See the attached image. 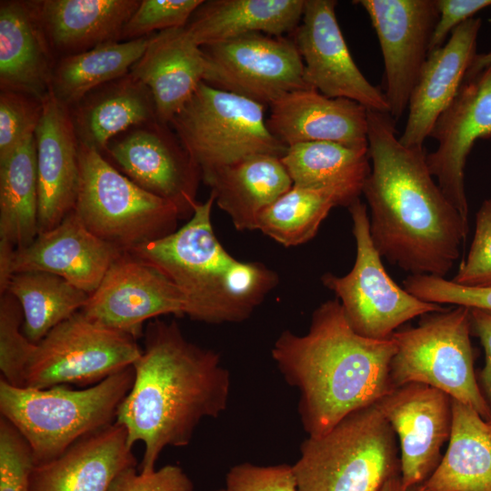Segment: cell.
Here are the masks:
<instances>
[{
  "mask_svg": "<svg viewBox=\"0 0 491 491\" xmlns=\"http://www.w3.org/2000/svg\"><path fill=\"white\" fill-rule=\"evenodd\" d=\"M88 319L138 339L144 324L165 315L185 316L180 290L158 270L122 253L80 311Z\"/></svg>",
  "mask_w": 491,
  "mask_h": 491,
  "instance_id": "9a60e30c",
  "label": "cell"
},
{
  "mask_svg": "<svg viewBox=\"0 0 491 491\" xmlns=\"http://www.w3.org/2000/svg\"><path fill=\"white\" fill-rule=\"evenodd\" d=\"M146 192L174 205L180 218L191 217L201 173L168 124L135 125L113 138L102 155Z\"/></svg>",
  "mask_w": 491,
  "mask_h": 491,
  "instance_id": "4fadbf2b",
  "label": "cell"
},
{
  "mask_svg": "<svg viewBox=\"0 0 491 491\" xmlns=\"http://www.w3.org/2000/svg\"><path fill=\"white\" fill-rule=\"evenodd\" d=\"M7 292L19 302L24 315L23 333L34 344L81 311L89 297L64 278L43 271L14 274Z\"/></svg>",
  "mask_w": 491,
  "mask_h": 491,
  "instance_id": "e575fe53",
  "label": "cell"
},
{
  "mask_svg": "<svg viewBox=\"0 0 491 491\" xmlns=\"http://www.w3.org/2000/svg\"><path fill=\"white\" fill-rule=\"evenodd\" d=\"M133 366L82 389L13 386L0 379V413L28 443L35 465L49 462L85 436L115 422L134 382Z\"/></svg>",
  "mask_w": 491,
  "mask_h": 491,
  "instance_id": "5b68a950",
  "label": "cell"
},
{
  "mask_svg": "<svg viewBox=\"0 0 491 491\" xmlns=\"http://www.w3.org/2000/svg\"><path fill=\"white\" fill-rule=\"evenodd\" d=\"M203 0H141L124 26L121 41L185 26Z\"/></svg>",
  "mask_w": 491,
  "mask_h": 491,
  "instance_id": "8d00e7d4",
  "label": "cell"
},
{
  "mask_svg": "<svg viewBox=\"0 0 491 491\" xmlns=\"http://www.w3.org/2000/svg\"><path fill=\"white\" fill-rule=\"evenodd\" d=\"M206 60L204 82L265 106L296 90L311 89L294 40L250 33L201 46Z\"/></svg>",
  "mask_w": 491,
  "mask_h": 491,
  "instance_id": "7c38bea8",
  "label": "cell"
},
{
  "mask_svg": "<svg viewBox=\"0 0 491 491\" xmlns=\"http://www.w3.org/2000/svg\"><path fill=\"white\" fill-rule=\"evenodd\" d=\"M141 0L33 1L49 46L59 59L121 41Z\"/></svg>",
  "mask_w": 491,
  "mask_h": 491,
  "instance_id": "484cf974",
  "label": "cell"
},
{
  "mask_svg": "<svg viewBox=\"0 0 491 491\" xmlns=\"http://www.w3.org/2000/svg\"><path fill=\"white\" fill-rule=\"evenodd\" d=\"M203 181L239 231L257 230L260 213L293 185L281 157L267 154L221 167Z\"/></svg>",
  "mask_w": 491,
  "mask_h": 491,
  "instance_id": "83f0119b",
  "label": "cell"
},
{
  "mask_svg": "<svg viewBox=\"0 0 491 491\" xmlns=\"http://www.w3.org/2000/svg\"><path fill=\"white\" fill-rule=\"evenodd\" d=\"M488 65H491V52L486 54H476L465 78L475 75Z\"/></svg>",
  "mask_w": 491,
  "mask_h": 491,
  "instance_id": "bcb514c9",
  "label": "cell"
},
{
  "mask_svg": "<svg viewBox=\"0 0 491 491\" xmlns=\"http://www.w3.org/2000/svg\"><path fill=\"white\" fill-rule=\"evenodd\" d=\"M133 336L105 327L80 311L35 344L26 365L24 386H91L132 366L142 354Z\"/></svg>",
  "mask_w": 491,
  "mask_h": 491,
  "instance_id": "8fae6325",
  "label": "cell"
},
{
  "mask_svg": "<svg viewBox=\"0 0 491 491\" xmlns=\"http://www.w3.org/2000/svg\"><path fill=\"white\" fill-rule=\"evenodd\" d=\"M400 443V476L406 490L418 486L439 465L452 430V398L420 383L394 389L380 400Z\"/></svg>",
  "mask_w": 491,
  "mask_h": 491,
  "instance_id": "ac0fdd59",
  "label": "cell"
},
{
  "mask_svg": "<svg viewBox=\"0 0 491 491\" xmlns=\"http://www.w3.org/2000/svg\"><path fill=\"white\" fill-rule=\"evenodd\" d=\"M451 280L463 286L491 287V198L476 213L469 251Z\"/></svg>",
  "mask_w": 491,
  "mask_h": 491,
  "instance_id": "ab89813d",
  "label": "cell"
},
{
  "mask_svg": "<svg viewBox=\"0 0 491 491\" xmlns=\"http://www.w3.org/2000/svg\"><path fill=\"white\" fill-rule=\"evenodd\" d=\"M122 253L92 234L73 210L29 246L15 251L13 272L51 273L90 295Z\"/></svg>",
  "mask_w": 491,
  "mask_h": 491,
  "instance_id": "ffe728a7",
  "label": "cell"
},
{
  "mask_svg": "<svg viewBox=\"0 0 491 491\" xmlns=\"http://www.w3.org/2000/svg\"><path fill=\"white\" fill-rule=\"evenodd\" d=\"M406 491H418L416 486H414V487H410L408 488Z\"/></svg>",
  "mask_w": 491,
  "mask_h": 491,
  "instance_id": "c3c4849f",
  "label": "cell"
},
{
  "mask_svg": "<svg viewBox=\"0 0 491 491\" xmlns=\"http://www.w3.org/2000/svg\"><path fill=\"white\" fill-rule=\"evenodd\" d=\"M396 350L392 336L358 335L335 298L313 312L305 335L282 332L271 355L286 382L299 392L304 431L316 437L395 389L390 366Z\"/></svg>",
  "mask_w": 491,
  "mask_h": 491,
  "instance_id": "3957f363",
  "label": "cell"
},
{
  "mask_svg": "<svg viewBox=\"0 0 491 491\" xmlns=\"http://www.w3.org/2000/svg\"><path fill=\"white\" fill-rule=\"evenodd\" d=\"M143 336L115 422L125 428L131 448L144 443L139 472L151 473L165 447L187 446L203 419L225 410L231 377L220 356L188 341L175 320H150Z\"/></svg>",
  "mask_w": 491,
  "mask_h": 491,
  "instance_id": "7a4b0ae2",
  "label": "cell"
},
{
  "mask_svg": "<svg viewBox=\"0 0 491 491\" xmlns=\"http://www.w3.org/2000/svg\"><path fill=\"white\" fill-rule=\"evenodd\" d=\"M371 171L362 194L382 257L411 275L445 277L460 255L468 221L434 180L422 147H407L389 113L367 110Z\"/></svg>",
  "mask_w": 491,
  "mask_h": 491,
  "instance_id": "6da1fadb",
  "label": "cell"
},
{
  "mask_svg": "<svg viewBox=\"0 0 491 491\" xmlns=\"http://www.w3.org/2000/svg\"><path fill=\"white\" fill-rule=\"evenodd\" d=\"M136 466L126 430L115 422L80 438L56 458L34 466L27 491H106L119 472Z\"/></svg>",
  "mask_w": 491,
  "mask_h": 491,
  "instance_id": "603a6c76",
  "label": "cell"
},
{
  "mask_svg": "<svg viewBox=\"0 0 491 491\" xmlns=\"http://www.w3.org/2000/svg\"><path fill=\"white\" fill-rule=\"evenodd\" d=\"M379 491H406L402 484L401 476H397L388 479Z\"/></svg>",
  "mask_w": 491,
  "mask_h": 491,
  "instance_id": "7dc6e473",
  "label": "cell"
},
{
  "mask_svg": "<svg viewBox=\"0 0 491 491\" xmlns=\"http://www.w3.org/2000/svg\"><path fill=\"white\" fill-rule=\"evenodd\" d=\"M266 106L202 82L170 122L202 180L255 155L282 157L287 146L270 132Z\"/></svg>",
  "mask_w": 491,
  "mask_h": 491,
  "instance_id": "9c48e42d",
  "label": "cell"
},
{
  "mask_svg": "<svg viewBox=\"0 0 491 491\" xmlns=\"http://www.w3.org/2000/svg\"><path fill=\"white\" fill-rule=\"evenodd\" d=\"M292 467L297 491H379L400 476L396 434L380 400L305 439Z\"/></svg>",
  "mask_w": 491,
  "mask_h": 491,
  "instance_id": "8992f818",
  "label": "cell"
},
{
  "mask_svg": "<svg viewBox=\"0 0 491 491\" xmlns=\"http://www.w3.org/2000/svg\"><path fill=\"white\" fill-rule=\"evenodd\" d=\"M306 0L203 1L185 28L200 46L224 42L250 33L275 36L295 32Z\"/></svg>",
  "mask_w": 491,
  "mask_h": 491,
  "instance_id": "f1b7e54d",
  "label": "cell"
},
{
  "mask_svg": "<svg viewBox=\"0 0 491 491\" xmlns=\"http://www.w3.org/2000/svg\"><path fill=\"white\" fill-rule=\"evenodd\" d=\"M471 332L470 308L461 306L426 314L416 326L396 330L390 366L394 388L410 383L430 386L491 420L475 375Z\"/></svg>",
  "mask_w": 491,
  "mask_h": 491,
  "instance_id": "52a82bcc",
  "label": "cell"
},
{
  "mask_svg": "<svg viewBox=\"0 0 491 491\" xmlns=\"http://www.w3.org/2000/svg\"><path fill=\"white\" fill-rule=\"evenodd\" d=\"M281 160L293 185L346 189L359 195L371 171L368 147L356 148L333 142L289 145Z\"/></svg>",
  "mask_w": 491,
  "mask_h": 491,
  "instance_id": "d6a6232c",
  "label": "cell"
},
{
  "mask_svg": "<svg viewBox=\"0 0 491 491\" xmlns=\"http://www.w3.org/2000/svg\"><path fill=\"white\" fill-rule=\"evenodd\" d=\"M348 210L356 246L355 264L346 275L326 273L321 281L336 296L351 327L362 336L383 340L416 316L446 310L417 298L389 276L371 238L366 205L357 198Z\"/></svg>",
  "mask_w": 491,
  "mask_h": 491,
  "instance_id": "30bf717a",
  "label": "cell"
},
{
  "mask_svg": "<svg viewBox=\"0 0 491 491\" xmlns=\"http://www.w3.org/2000/svg\"><path fill=\"white\" fill-rule=\"evenodd\" d=\"M42 114V102L27 95L0 92V160L35 135Z\"/></svg>",
  "mask_w": 491,
  "mask_h": 491,
  "instance_id": "74e56055",
  "label": "cell"
},
{
  "mask_svg": "<svg viewBox=\"0 0 491 491\" xmlns=\"http://www.w3.org/2000/svg\"><path fill=\"white\" fill-rule=\"evenodd\" d=\"M68 110L79 144L101 154L115 136L158 120L150 89L130 72L92 90Z\"/></svg>",
  "mask_w": 491,
  "mask_h": 491,
  "instance_id": "4316f807",
  "label": "cell"
},
{
  "mask_svg": "<svg viewBox=\"0 0 491 491\" xmlns=\"http://www.w3.org/2000/svg\"><path fill=\"white\" fill-rule=\"evenodd\" d=\"M206 60L185 26L156 32L130 73L151 91L158 121L170 124L204 82Z\"/></svg>",
  "mask_w": 491,
  "mask_h": 491,
  "instance_id": "cb8c5ba5",
  "label": "cell"
},
{
  "mask_svg": "<svg viewBox=\"0 0 491 491\" xmlns=\"http://www.w3.org/2000/svg\"><path fill=\"white\" fill-rule=\"evenodd\" d=\"M35 140L38 228L42 233L57 225L74 210L80 181L79 142L69 110L51 93L42 101Z\"/></svg>",
  "mask_w": 491,
  "mask_h": 491,
  "instance_id": "d6986e66",
  "label": "cell"
},
{
  "mask_svg": "<svg viewBox=\"0 0 491 491\" xmlns=\"http://www.w3.org/2000/svg\"><path fill=\"white\" fill-rule=\"evenodd\" d=\"M23 323L17 299L7 291L0 295V379L19 387L25 386V370L35 348L23 333Z\"/></svg>",
  "mask_w": 491,
  "mask_h": 491,
  "instance_id": "d590c367",
  "label": "cell"
},
{
  "mask_svg": "<svg viewBox=\"0 0 491 491\" xmlns=\"http://www.w3.org/2000/svg\"><path fill=\"white\" fill-rule=\"evenodd\" d=\"M403 285L407 292L428 303L491 311V287L463 286L445 277L426 275H409Z\"/></svg>",
  "mask_w": 491,
  "mask_h": 491,
  "instance_id": "f35d334b",
  "label": "cell"
},
{
  "mask_svg": "<svg viewBox=\"0 0 491 491\" xmlns=\"http://www.w3.org/2000/svg\"><path fill=\"white\" fill-rule=\"evenodd\" d=\"M436 5L439 17L431 37L429 53L441 47L456 27L480 10L491 6V0H436Z\"/></svg>",
  "mask_w": 491,
  "mask_h": 491,
  "instance_id": "ee69618b",
  "label": "cell"
},
{
  "mask_svg": "<svg viewBox=\"0 0 491 491\" xmlns=\"http://www.w3.org/2000/svg\"><path fill=\"white\" fill-rule=\"evenodd\" d=\"M56 59L33 1L0 2V88L43 101Z\"/></svg>",
  "mask_w": 491,
  "mask_h": 491,
  "instance_id": "d4e9b609",
  "label": "cell"
},
{
  "mask_svg": "<svg viewBox=\"0 0 491 491\" xmlns=\"http://www.w3.org/2000/svg\"><path fill=\"white\" fill-rule=\"evenodd\" d=\"M269 107L267 127L287 147L308 142L368 147L367 109L356 101L301 89L283 95Z\"/></svg>",
  "mask_w": 491,
  "mask_h": 491,
  "instance_id": "44dd1931",
  "label": "cell"
},
{
  "mask_svg": "<svg viewBox=\"0 0 491 491\" xmlns=\"http://www.w3.org/2000/svg\"><path fill=\"white\" fill-rule=\"evenodd\" d=\"M213 491H297L292 465L258 466L245 462L232 466L225 485Z\"/></svg>",
  "mask_w": 491,
  "mask_h": 491,
  "instance_id": "b9f144b4",
  "label": "cell"
},
{
  "mask_svg": "<svg viewBox=\"0 0 491 491\" xmlns=\"http://www.w3.org/2000/svg\"><path fill=\"white\" fill-rule=\"evenodd\" d=\"M481 18L472 17L456 27L448 40L431 51L410 96L407 119L399 141L422 147L439 115L457 95L476 55Z\"/></svg>",
  "mask_w": 491,
  "mask_h": 491,
  "instance_id": "7402d4cb",
  "label": "cell"
},
{
  "mask_svg": "<svg viewBox=\"0 0 491 491\" xmlns=\"http://www.w3.org/2000/svg\"><path fill=\"white\" fill-rule=\"evenodd\" d=\"M80 181L74 212L95 236L123 252L165 237L180 215L139 187L98 151L79 144Z\"/></svg>",
  "mask_w": 491,
  "mask_h": 491,
  "instance_id": "ba28073f",
  "label": "cell"
},
{
  "mask_svg": "<svg viewBox=\"0 0 491 491\" xmlns=\"http://www.w3.org/2000/svg\"><path fill=\"white\" fill-rule=\"evenodd\" d=\"M151 35L103 44L57 59L50 93L70 108L96 87L128 74L145 53Z\"/></svg>",
  "mask_w": 491,
  "mask_h": 491,
  "instance_id": "1f68e13d",
  "label": "cell"
},
{
  "mask_svg": "<svg viewBox=\"0 0 491 491\" xmlns=\"http://www.w3.org/2000/svg\"><path fill=\"white\" fill-rule=\"evenodd\" d=\"M491 425V420L487 421Z\"/></svg>",
  "mask_w": 491,
  "mask_h": 491,
  "instance_id": "681fc988",
  "label": "cell"
},
{
  "mask_svg": "<svg viewBox=\"0 0 491 491\" xmlns=\"http://www.w3.org/2000/svg\"><path fill=\"white\" fill-rule=\"evenodd\" d=\"M210 194L197 203L188 221L172 234L131 249L182 293L185 316L207 324L247 319L278 282L265 265L233 257L217 239Z\"/></svg>",
  "mask_w": 491,
  "mask_h": 491,
  "instance_id": "277c9868",
  "label": "cell"
},
{
  "mask_svg": "<svg viewBox=\"0 0 491 491\" xmlns=\"http://www.w3.org/2000/svg\"><path fill=\"white\" fill-rule=\"evenodd\" d=\"M418 491H491V425L472 407L452 399L448 446Z\"/></svg>",
  "mask_w": 491,
  "mask_h": 491,
  "instance_id": "f546056e",
  "label": "cell"
},
{
  "mask_svg": "<svg viewBox=\"0 0 491 491\" xmlns=\"http://www.w3.org/2000/svg\"><path fill=\"white\" fill-rule=\"evenodd\" d=\"M39 233L38 181L35 135L0 160V241L16 249Z\"/></svg>",
  "mask_w": 491,
  "mask_h": 491,
  "instance_id": "4dcf8cb0",
  "label": "cell"
},
{
  "mask_svg": "<svg viewBox=\"0 0 491 491\" xmlns=\"http://www.w3.org/2000/svg\"><path fill=\"white\" fill-rule=\"evenodd\" d=\"M34 466L28 443L8 420L0 416V491H27Z\"/></svg>",
  "mask_w": 491,
  "mask_h": 491,
  "instance_id": "60d3db41",
  "label": "cell"
},
{
  "mask_svg": "<svg viewBox=\"0 0 491 491\" xmlns=\"http://www.w3.org/2000/svg\"><path fill=\"white\" fill-rule=\"evenodd\" d=\"M335 0H306L294 41L309 88L332 98L356 101L367 110L389 113L384 93L361 73L336 15Z\"/></svg>",
  "mask_w": 491,
  "mask_h": 491,
  "instance_id": "2e32d148",
  "label": "cell"
},
{
  "mask_svg": "<svg viewBox=\"0 0 491 491\" xmlns=\"http://www.w3.org/2000/svg\"><path fill=\"white\" fill-rule=\"evenodd\" d=\"M359 195L346 189L292 187L264 209L257 219V230L284 246L308 242L323 220L336 206H349Z\"/></svg>",
  "mask_w": 491,
  "mask_h": 491,
  "instance_id": "836d02e7",
  "label": "cell"
},
{
  "mask_svg": "<svg viewBox=\"0 0 491 491\" xmlns=\"http://www.w3.org/2000/svg\"><path fill=\"white\" fill-rule=\"evenodd\" d=\"M376 30L384 61V95L396 122L429 55L439 17L436 0H357Z\"/></svg>",
  "mask_w": 491,
  "mask_h": 491,
  "instance_id": "5bb4252c",
  "label": "cell"
},
{
  "mask_svg": "<svg viewBox=\"0 0 491 491\" xmlns=\"http://www.w3.org/2000/svg\"><path fill=\"white\" fill-rule=\"evenodd\" d=\"M194 483L183 468L166 465L151 473H141L136 466L119 472L106 491H194Z\"/></svg>",
  "mask_w": 491,
  "mask_h": 491,
  "instance_id": "7bdbcfd3",
  "label": "cell"
},
{
  "mask_svg": "<svg viewBox=\"0 0 491 491\" xmlns=\"http://www.w3.org/2000/svg\"><path fill=\"white\" fill-rule=\"evenodd\" d=\"M430 136L438 145L426 154L428 169L446 198L468 221L465 168L476 141L491 137V65L465 78Z\"/></svg>",
  "mask_w": 491,
  "mask_h": 491,
  "instance_id": "e0dca14e",
  "label": "cell"
},
{
  "mask_svg": "<svg viewBox=\"0 0 491 491\" xmlns=\"http://www.w3.org/2000/svg\"><path fill=\"white\" fill-rule=\"evenodd\" d=\"M471 330L485 351V366L480 373L481 391L491 408V311L470 308Z\"/></svg>",
  "mask_w": 491,
  "mask_h": 491,
  "instance_id": "f6af8a7d",
  "label": "cell"
}]
</instances>
